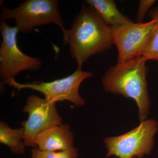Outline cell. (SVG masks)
<instances>
[{
	"label": "cell",
	"instance_id": "6da1fadb",
	"mask_svg": "<svg viewBox=\"0 0 158 158\" xmlns=\"http://www.w3.org/2000/svg\"><path fill=\"white\" fill-rule=\"evenodd\" d=\"M69 53L77 63V69L91 56L102 53L113 45L112 27L91 6L84 3L63 40Z\"/></svg>",
	"mask_w": 158,
	"mask_h": 158
},
{
	"label": "cell",
	"instance_id": "7a4b0ae2",
	"mask_svg": "<svg viewBox=\"0 0 158 158\" xmlns=\"http://www.w3.org/2000/svg\"><path fill=\"white\" fill-rule=\"evenodd\" d=\"M147 61L141 56L117 62L108 69L102 78L105 91L135 101L138 106L140 121L147 118L151 106L146 79Z\"/></svg>",
	"mask_w": 158,
	"mask_h": 158
},
{
	"label": "cell",
	"instance_id": "3957f363",
	"mask_svg": "<svg viewBox=\"0 0 158 158\" xmlns=\"http://www.w3.org/2000/svg\"><path fill=\"white\" fill-rule=\"evenodd\" d=\"M1 21L14 20L19 31L29 34L35 27L49 24H54L62 30L63 40L67 35V30L57 0H27L13 9H9L1 1Z\"/></svg>",
	"mask_w": 158,
	"mask_h": 158
},
{
	"label": "cell",
	"instance_id": "277c9868",
	"mask_svg": "<svg viewBox=\"0 0 158 158\" xmlns=\"http://www.w3.org/2000/svg\"><path fill=\"white\" fill-rule=\"evenodd\" d=\"M158 131V122L156 119H145L123 135L105 138L106 158H141L148 155L153 149Z\"/></svg>",
	"mask_w": 158,
	"mask_h": 158
},
{
	"label": "cell",
	"instance_id": "5b68a950",
	"mask_svg": "<svg viewBox=\"0 0 158 158\" xmlns=\"http://www.w3.org/2000/svg\"><path fill=\"white\" fill-rule=\"evenodd\" d=\"M0 32L2 43L0 47V77L5 84L24 70L37 71L42 62L38 58L30 56L22 52L18 46L16 27H12L1 21Z\"/></svg>",
	"mask_w": 158,
	"mask_h": 158
},
{
	"label": "cell",
	"instance_id": "8992f818",
	"mask_svg": "<svg viewBox=\"0 0 158 158\" xmlns=\"http://www.w3.org/2000/svg\"><path fill=\"white\" fill-rule=\"evenodd\" d=\"M93 76L91 72L77 69L70 75L51 82H33L21 84L14 79L6 84L17 89H30L40 92L46 99L51 102L67 100L77 106H84L85 100L79 94L80 85L85 79Z\"/></svg>",
	"mask_w": 158,
	"mask_h": 158
},
{
	"label": "cell",
	"instance_id": "52a82bcc",
	"mask_svg": "<svg viewBox=\"0 0 158 158\" xmlns=\"http://www.w3.org/2000/svg\"><path fill=\"white\" fill-rule=\"evenodd\" d=\"M158 20L152 18L147 23H132L111 27L113 45L118 50L117 62L128 61L142 56Z\"/></svg>",
	"mask_w": 158,
	"mask_h": 158
},
{
	"label": "cell",
	"instance_id": "ba28073f",
	"mask_svg": "<svg viewBox=\"0 0 158 158\" xmlns=\"http://www.w3.org/2000/svg\"><path fill=\"white\" fill-rule=\"evenodd\" d=\"M28 113L27 121L22 123L24 129L23 141L26 146L37 148L36 138L40 133L49 128L62 124V119L57 112L56 103L35 95L27 99L23 109Z\"/></svg>",
	"mask_w": 158,
	"mask_h": 158
},
{
	"label": "cell",
	"instance_id": "9c48e42d",
	"mask_svg": "<svg viewBox=\"0 0 158 158\" xmlns=\"http://www.w3.org/2000/svg\"><path fill=\"white\" fill-rule=\"evenodd\" d=\"M74 135L69 125L60 124L49 128L36 137L38 149L48 151H62L73 148Z\"/></svg>",
	"mask_w": 158,
	"mask_h": 158
},
{
	"label": "cell",
	"instance_id": "30bf717a",
	"mask_svg": "<svg viewBox=\"0 0 158 158\" xmlns=\"http://www.w3.org/2000/svg\"><path fill=\"white\" fill-rule=\"evenodd\" d=\"M85 2L92 7L102 19L111 27L135 23L118 10L113 0H86Z\"/></svg>",
	"mask_w": 158,
	"mask_h": 158
},
{
	"label": "cell",
	"instance_id": "8fae6325",
	"mask_svg": "<svg viewBox=\"0 0 158 158\" xmlns=\"http://www.w3.org/2000/svg\"><path fill=\"white\" fill-rule=\"evenodd\" d=\"M24 135L23 127L12 129L6 123H0V142L8 146L12 152L17 154L24 152L26 145L23 141Z\"/></svg>",
	"mask_w": 158,
	"mask_h": 158
},
{
	"label": "cell",
	"instance_id": "7c38bea8",
	"mask_svg": "<svg viewBox=\"0 0 158 158\" xmlns=\"http://www.w3.org/2000/svg\"><path fill=\"white\" fill-rule=\"evenodd\" d=\"M148 15L151 18H155L158 20V7L151 9ZM141 56L147 61L152 60L158 62V23L151 35Z\"/></svg>",
	"mask_w": 158,
	"mask_h": 158
},
{
	"label": "cell",
	"instance_id": "4fadbf2b",
	"mask_svg": "<svg viewBox=\"0 0 158 158\" xmlns=\"http://www.w3.org/2000/svg\"><path fill=\"white\" fill-rule=\"evenodd\" d=\"M32 158H77V150L75 148L62 151H48L40 150L38 148L32 150Z\"/></svg>",
	"mask_w": 158,
	"mask_h": 158
},
{
	"label": "cell",
	"instance_id": "5bb4252c",
	"mask_svg": "<svg viewBox=\"0 0 158 158\" xmlns=\"http://www.w3.org/2000/svg\"><path fill=\"white\" fill-rule=\"evenodd\" d=\"M155 0H141L139 2L138 11L136 14V22L143 23V20L147 12L155 3Z\"/></svg>",
	"mask_w": 158,
	"mask_h": 158
},
{
	"label": "cell",
	"instance_id": "9a60e30c",
	"mask_svg": "<svg viewBox=\"0 0 158 158\" xmlns=\"http://www.w3.org/2000/svg\"></svg>",
	"mask_w": 158,
	"mask_h": 158
}]
</instances>
